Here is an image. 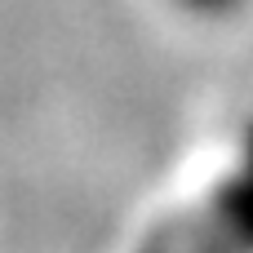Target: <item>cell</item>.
I'll list each match as a JSON object with an SVG mask.
<instances>
[{
    "mask_svg": "<svg viewBox=\"0 0 253 253\" xmlns=\"http://www.w3.org/2000/svg\"><path fill=\"white\" fill-rule=\"evenodd\" d=\"M182 13L200 18V22H222V18H236L249 0H173Z\"/></svg>",
    "mask_w": 253,
    "mask_h": 253,
    "instance_id": "2",
    "label": "cell"
},
{
    "mask_svg": "<svg viewBox=\"0 0 253 253\" xmlns=\"http://www.w3.org/2000/svg\"><path fill=\"white\" fill-rule=\"evenodd\" d=\"M165 253H253V120L240 133L236 160L173 227Z\"/></svg>",
    "mask_w": 253,
    "mask_h": 253,
    "instance_id": "1",
    "label": "cell"
}]
</instances>
